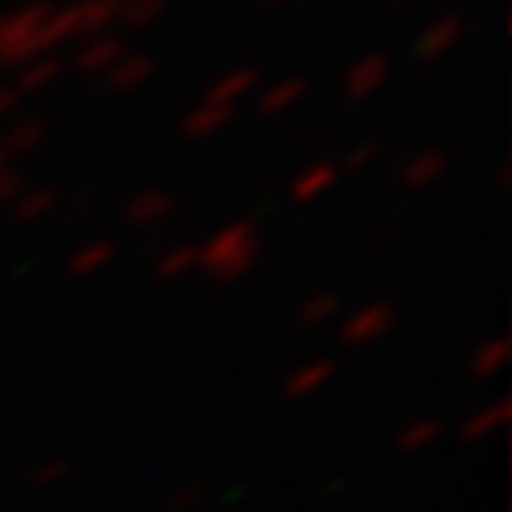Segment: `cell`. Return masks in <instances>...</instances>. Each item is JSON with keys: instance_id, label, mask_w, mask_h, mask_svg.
I'll list each match as a JSON object with an SVG mask.
<instances>
[{"instance_id": "cell-8", "label": "cell", "mask_w": 512, "mask_h": 512, "mask_svg": "<svg viewBox=\"0 0 512 512\" xmlns=\"http://www.w3.org/2000/svg\"><path fill=\"white\" fill-rule=\"evenodd\" d=\"M152 76H156V61H152L148 54H133V50H126V54L110 65V73L103 76V84H107L110 92L129 95V92L148 88Z\"/></svg>"}, {"instance_id": "cell-7", "label": "cell", "mask_w": 512, "mask_h": 512, "mask_svg": "<svg viewBox=\"0 0 512 512\" xmlns=\"http://www.w3.org/2000/svg\"><path fill=\"white\" fill-rule=\"evenodd\" d=\"M126 54V42L118 35H95V38H84V42H76V54H73V69L88 76H107L110 65L118 61V57Z\"/></svg>"}, {"instance_id": "cell-13", "label": "cell", "mask_w": 512, "mask_h": 512, "mask_svg": "<svg viewBox=\"0 0 512 512\" xmlns=\"http://www.w3.org/2000/svg\"><path fill=\"white\" fill-rule=\"evenodd\" d=\"M338 171H342V167L330 164V160H315V164L300 167L293 175V183H289V198H293L296 205L319 202L330 186L338 183Z\"/></svg>"}, {"instance_id": "cell-17", "label": "cell", "mask_w": 512, "mask_h": 512, "mask_svg": "<svg viewBox=\"0 0 512 512\" xmlns=\"http://www.w3.org/2000/svg\"><path fill=\"white\" fill-rule=\"evenodd\" d=\"M114 255H118L114 239H88V243H80L73 255H69L65 270H69L73 277H95L114 262Z\"/></svg>"}, {"instance_id": "cell-10", "label": "cell", "mask_w": 512, "mask_h": 512, "mask_svg": "<svg viewBox=\"0 0 512 512\" xmlns=\"http://www.w3.org/2000/svg\"><path fill=\"white\" fill-rule=\"evenodd\" d=\"M239 107H228V103H213V99H202L198 107L186 110L183 118V137L190 141H209V137H217L224 129L232 126V118H236Z\"/></svg>"}, {"instance_id": "cell-24", "label": "cell", "mask_w": 512, "mask_h": 512, "mask_svg": "<svg viewBox=\"0 0 512 512\" xmlns=\"http://www.w3.org/2000/svg\"><path fill=\"white\" fill-rule=\"evenodd\" d=\"M376 160H380V141H361V145H353L346 152L342 167H346V171H368Z\"/></svg>"}, {"instance_id": "cell-6", "label": "cell", "mask_w": 512, "mask_h": 512, "mask_svg": "<svg viewBox=\"0 0 512 512\" xmlns=\"http://www.w3.org/2000/svg\"><path fill=\"white\" fill-rule=\"evenodd\" d=\"M459 42H463V19L452 12V16L433 19V23L421 31L418 42H414V57L433 65V61H444L452 50H459Z\"/></svg>"}, {"instance_id": "cell-28", "label": "cell", "mask_w": 512, "mask_h": 512, "mask_svg": "<svg viewBox=\"0 0 512 512\" xmlns=\"http://www.w3.org/2000/svg\"><path fill=\"white\" fill-rule=\"evenodd\" d=\"M262 4H285V0H262Z\"/></svg>"}, {"instance_id": "cell-12", "label": "cell", "mask_w": 512, "mask_h": 512, "mask_svg": "<svg viewBox=\"0 0 512 512\" xmlns=\"http://www.w3.org/2000/svg\"><path fill=\"white\" fill-rule=\"evenodd\" d=\"M61 73H65V61L57 54H42V57H31L27 65H19L16 80H8V84L19 92V99H27V95H38V92H46V88H54L57 80H61Z\"/></svg>"}, {"instance_id": "cell-27", "label": "cell", "mask_w": 512, "mask_h": 512, "mask_svg": "<svg viewBox=\"0 0 512 512\" xmlns=\"http://www.w3.org/2000/svg\"><path fill=\"white\" fill-rule=\"evenodd\" d=\"M4 164H12V160H8V152H4V141H0V167Z\"/></svg>"}, {"instance_id": "cell-15", "label": "cell", "mask_w": 512, "mask_h": 512, "mask_svg": "<svg viewBox=\"0 0 512 512\" xmlns=\"http://www.w3.org/2000/svg\"><path fill=\"white\" fill-rule=\"evenodd\" d=\"M304 95H308V80H304V76H281V80H274V84L258 88L255 107H258V114L277 118V114H289Z\"/></svg>"}, {"instance_id": "cell-3", "label": "cell", "mask_w": 512, "mask_h": 512, "mask_svg": "<svg viewBox=\"0 0 512 512\" xmlns=\"http://www.w3.org/2000/svg\"><path fill=\"white\" fill-rule=\"evenodd\" d=\"M114 23H118V0H69L54 8V31L61 46L107 35Z\"/></svg>"}, {"instance_id": "cell-18", "label": "cell", "mask_w": 512, "mask_h": 512, "mask_svg": "<svg viewBox=\"0 0 512 512\" xmlns=\"http://www.w3.org/2000/svg\"><path fill=\"white\" fill-rule=\"evenodd\" d=\"M57 209V190L54 186H23L16 202H12V217L19 224H38Z\"/></svg>"}, {"instance_id": "cell-20", "label": "cell", "mask_w": 512, "mask_h": 512, "mask_svg": "<svg viewBox=\"0 0 512 512\" xmlns=\"http://www.w3.org/2000/svg\"><path fill=\"white\" fill-rule=\"evenodd\" d=\"M198 270V243H183V247H171L164 255L156 258V266H152V274L160 277V281H179V277L194 274Z\"/></svg>"}, {"instance_id": "cell-19", "label": "cell", "mask_w": 512, "mask_h": 512, "mask_svg": "<svg viewBox=\"0 0 512 512\" xmlns=\"http://www.w3.org/2000/svg\"><path fill=\"white\" fill-rule=\"evenodd\" d=\"M171 0H118V23H126L129 31H148L167 16Z\"/></svg>"}, {"instance_id": "cell-4", "label": "cell", "mask_w": 512, "mask_h": 512, "mask_svg": "<svg viewBox=\"0 0 512 512\" xmlns=\"http://www.w3.org/2000/svg\"><path fill=\"white\" fill-rule=\"evenodd\" d=\"M391 84V57L372 50V54H361L342 76V92H346L349 103H368L372 95H380Z\"/></svg>"}, {"instance_id": "cell-21", "label": "cell", "mask_w": 512, "mask_h": 512, "mask_svg": "<svg viewBox=\"0 0 512 512\" xmlns=\"http://www.w3.org/2000/svg\"><path fill=\"white\" fill-rule=\"evenodd\" d=\"M342 315V304H338V296L327 293V289H319V293H311L300 311H296V319L304 323V327H323V323H334Z\"/></svg>"}, {"instance_id": "cell-11", "label": "cell", "mask_w": 512, "mask_h": 512, "mask_svg": "<svg viewBox=\"0 0 512 512\" xmlns=\"http://www.w3.org/2000/svg\"><path fill=\"white\" fill-rule=\"evenodd\" d=\"M0 141H4L8 160H16V156H31V152H38V148L50 141V122H46V118H38V114L12 118L8 129L0 133Z\"/></svg>"}, {"instance_id": "cell-22", "label": "cell", "mask_w": 512, "mask_h": 512, "mask_svg": "<svg viewBox=\"0 0 512 512\" xmlns=\"http://www.w3.org/2000/svg\"><path fill=\"white\" fill-rule=\"evenodd\" d=\"M505 357H509V342L497 334V338H490V342H482L475 353V372L478 376H490V372H497V368L505 365Z\"/></svg>"}, {"instance_id": "cell-14", "label": "cell", "mask_w": 512, "mask_h": 512, "mask_svg": "<svg viewBox=\"0 0 512 512\" xmlns=\"http://www.w3.org/2000/svg\"><path fill=\"white\" fill-rule=\"evenodd\" d=\"M448 175V156L440 148H421L414 152L403 167H399V183L406 190H429L433 183H440Z\"/></svg>"}, {"instance_id": "cell-9", "label": "cell", "mask_w": 512, "mask_h": 512, "mask_svg": "<svg viewBox=\"0 0 512 512\" xmlns=\"http://www.w3.org/2000/svg\"><path fill=\"white\" fill-rule=\"evenodd\" d=\"M175 209H179V198H175L171 190H141V194H133L126 202L122 217H126V224H133V228H156V224H164Z\"/></svg>"}, {"instance_id": "cell-16", "label": "cell", "mask_w": 512, "mask_h": 512, "mask_svg": "<svg viewBox=\"0 0 512 512\" xmlns=\"http://www.w3.org/2000/svg\"><path fill=\"white\" fill-rule=\"evenodd\" d=\"M262 88V73L251 69V65H239V69H228V73H220L213 84H209V92L205 99H213V103H228V107H239L247 95H255Z\"/></svg>"}, {"instance_id": "cell-23", "label": "cell", "mask_w": 512, "mask_h": 512, "mask_svg": "<svg viewBox=\"0 0 512 512\" xmlns=\"http://www.w3.org/2000/svg\"><path fill=\"white\" fill-rule=\"evenodd\" d=\"M23 186H27V179H23V171L16 164L0 167V209H12V202L23 194Z\"/></svg>"}, {"instance_id": "cell-2", "label": "cell", "mask_w": 512, "mask_h": 512, "mask_svg": "<svg viewBox=\"0 0 512 512\" xmlns=\"http://www.w3.org/2000/svg\"><path fill=\"white\" fill-rule=\"evenodd\" d=\"M262 255V236L255 220H232L198 243V270L217 285H236L255 270Z\"/></svg>"}, {"instance_id": "cell-26", "label": "cell", "mask_w": 512, "mask_h": 512, "mask_svg": "<svg viewBox=\"0 0 512 512\" xmlns=\"http://www.w3.org/2000/svg\"><path fill=\"white\" fill-rule=\"evenodd\" d=\"M19 103H23V99H19L16 88L0 80V122H12V118H16V110H19Z\"/></svg>"}, {"instance_id": "cell-25", "label": "cell", "mask_w": 512, "mask_h": 512, "mask_svg": "<svg viewBox=\"0 0 512 512\" xmlns=\"http://www.w3.org/2000/svg\"><path fill=\"white\" fill-rule=\"evenodd\" d=\"M327 376H330V365H327V361H311V365H304L293 376V387H296V391H300V387L308 391V387H319V384H323Z\"/></svg>"}, {"instance_id": "cell-1", "label": "cell", "mask_w": 512, "mask_h": 512, "mask_svg": "<svg viewBox=\"0 0 512 512\" xmlns=\"http://www.w3.org/2000/svg\"><path fill=\"white\" fill-rule=\"evenodd\" d=\"M54 0H23L0 16V69H19L31 57L57 54L61 42L54 31Z\"/></svg>"}, {"instance_id": "cell-5", "label": "cell", "mask_w": 512, "mask_h": 512, "mask_svg": "<svg viewBox=\"0 0 512 512\" xmlns=\"http://www.w3.org/2000/svg\"><path fill=\"white\" fill-rule=\"evenodd\" d=\"M391 327H395V308L384 300H372V304H361L349 315H342L338 334L346 346H368V342H380Z\"/></svg>"}]
</instances>
